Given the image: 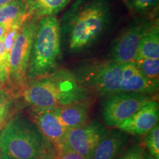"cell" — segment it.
Here are the masks:
<instances>
[{
  "label": "cell",
  "mask_w": 159,
  "mask_h": 159,
  "mask_svg": "<svg viewBox=\"0 0 159 159\" xmlns=\"http://www.w3.org/2000/svg\"><path fill=\"white\" fill-rule=\"evenodd\" d=\"M111 19L108 0H77L63 14L61 35L70 52L85 50L104 34Z\"/></svg>",
  "instance_id": "obj_1"
},
{
  "label": "cell",
  "mask_w": 159,
  "mask_h": 159,
  "mask_svg": "<svg viewBox=\"0 0 159 159\" xmlns=\"http://www.w3.org/2000/svg\"><path fill=\"white\" fill-rule=\"evenodd\" d=\"M57 150L33 121L17 114L0 132L2 159H56Z\"/></svg>",
  "instance_id": "obj_2"
},
{
  "label": "cell",
  "mask_w": 159,
  "mask_h": 159,
  "mask_svg": "<svg viewBox=\"0 0 159 159\" xmlns=\"http://www.w3.org/2000/svg\"><path fill=\"white\" fill-rule=\"evenodd\" d=\"M21 94L32 107L60 108L88 100L90 92L79 83L74 72L61 68L28 83Z\"/></svg>",
  "instance_id": "obj_3"
},
{
  "label": "cell",
  "mask_w": 159,
  "mask_h": 159,
  "mask_svg": "<svg viewBox=\"0 0 159 159\" xmlns=\"http://www.w3.org/2000/svg\"><path fill=\"white\" fill-rule=\"evenodd\" d=\"M61 59V32L56 16L39 19L27 71V83L50 74Z\"/></svg>",
  "instance_id": "obj_4"
},
{
  "label": "cell",
  "mask_w": 159,
  "mask_h": 159,
  "mask_svg": "<svg viewBox=\"0 0 159 159\" xmlns=\"http://www.w3.org/2000/svg\"><path fill=\"white\" fill-rule=\"evenodd\" d=\"M123 63L115 61H91L79 66L74 74L89 92L99 97H109L119 92Z\"/></svg>",
  "instance_id": "obj_5"
},
{
  "label": "cell",
  "mask_w": 159,
  "mask_h": 159,
  "mask_svg": "<svg viewBox=\"0 0 159 159\" xmlns=\"http://www.w3.org/2000/svg\"><path fill=\"white\" fill-rule=\"evenodd\" d=\"M39 19L31 17L21 27L10 52V70L7 85L16 95L21 91L27 83L32 45Z\"/></svg>",
  "instance_id": "obj_6"
},
{
  "label": "cell",
  "mask_w": 159,
  "mask_h": 159,
  "mask_svg": "<svg viewBox=\"0 0 159 159\" xmlns=\"http://www.w3.org/2000/svg\"><path fill=\"white\" fill-rule=\"evenodd\" d=\"M152 100L155 99L152 95L116 93L107 97L103 103V120L108 126L117 128Z\"/></svg>",
  "instance_id": "obj_7"
},
{
  "label": "cell",
  "mask_w": 159,
  "mask_h": 159,
  "mask_svg": "<svg viewBox=\"0 0 159 159\" xmlns=\"http://www.w3.org/2000/svg\"><path fill=\"white\" fill-rule=\"evenodd\" d=\"M156 21L148 19L137 21L124 30L111 46V61L120 63L134 62L142 38Z\"/></svg>",
  "instance_id": "obj_8"
},
{
  "label": "cell",
  "mask_w": 159,
  "mask_h": 159,
  "mask_svg": "<svg viewBox=\"0 0 159 159\" xmlns=\"http://www.w3.org/2000/svg\"><path fill=\"white\" fill-rule=\"evenodd\" d=\"M108 133V130L102 124L92 121L67 130L63 144L86 159H91L97 144Z\"/></svg>",
  "instance_id": "obj_9"
},
{
  "label": "cell",
  "mask_w": 159,
  "mask_h": 159,
  "mask_svg": "<svg viewBox=\"0 0 159 159\" xmlns=\"http://www.w3.org/2000/svg\"><path fill=\"white\" fill-rule=\"evenodd\" d=\"M30 114L32 121L57 150L63 144L67 130L60 121L56 109L32 107Z\"/></svg>",
  "instance_id": "obj_10"
},
{
  "label": "cell",
  "mask_w": 159,
  "mask_h": 159,
  "mask_svg": "<svg viewBox=\"0 0 159 159\" xmlns=\"http://www.w3.org/2000/svg\"><path fill=\"white\" fill-rule=\"evenodd\" d=\"M158 103L155 99L124 121L116 128L127 134L134 136L146 135L158 124Z\"/></svg>",
  "instance_id": "obj_11"
},
{
  "label": "cell",
  "mask_w": 159,
  "mask_h": 159,
  "mask_svg": "<svg viewBox=\"0 0 159 159\" xmlns=\"http://www.w3.org/2000/svg\"><path fill=\"white\" fill-rule=\"evenodd\" d=\"M158 79H150L142 75L134 62L123 63L119 92L152 95L158 90Z\"/></svg>",
  "instance_id": "obj_12"
},
{
  "label": "cell",
  "mask_w": 159,
  "mask_h": 159,
  "mask_svg": "<svg viewBox=\"0 0 159 159\" xmlns=\"http://www.w3.org/2000/svg\"><path fill=\"white\" fill-rule=\"evenodd\" d=\"M128 136L120 130L108 131L94 150L91 159H115L128 144Z\"/></svg>",
  "instance_id": "obj_13"
},
{
  "label": "cell",
  "mask_w": 159,
  "mask_h": 159,
  "mask_svg": "<svg viewBox=\"0 0 159 159\" xmlns=\"http://www.w3.org/2000/svg\"><path fill=\"white\" fill-rule=\"evenodd\" d=\"M90 106L88 100H83L55 109L61 122L66 130H69L88 122Z\"/></svg>",
  "instance_id": "obj_14"
},
{
  "label": "cell",
  "mask_w": 159,
  "mask_h": 159,
  "mask_svg": "<svg viewBox=\"0 0 159 159\" xmlns=\"http://www.w3.org/2000/svg\"><path fill=\"white\" fill-rule=\"evenodd\" d=\"M31 17L25 0H13L0 7V24L7 27L16 23H25Z\"/></svg>",
  "instance_id": "obj_15"
},
{
  "label": "cell",
  "mask_w": 159,
  "mask_h": 159,
  "mask_svg": "<svg viewBox=\"0 0 159 159\" xmlns=\"http://www.w3.org/2000/svg\"><path fill=\"white\" fill-rule=\"evenodd\" d=\"M32 17L39 19L47 16H55L72 0H25Z\"/></svg>",
  "instance_id": "obj_16"
},
{
  "label": "cell",
  "mask_w": 159,
  "mask_h": 159,
  "mask_svg": "<svg viewBox=\"0 0 159 159\" xmlns=\"http://www.w3.org/2000/svg\"><path fill=\"white\" fill-rule=\"evenodd\" d=\"M158 57L159 27L158 21L157 20L142 38L139 45L135 61L142 58L158 59Z\"/></svg>",
  "instance_id": "obj_17"
},
{
  "label": "cell",
  "mask_w": 159,
  "mask_h": 159,
  "mask_svg": "<svg viewBox=\"0 0 159 159\" xmlns=\"http://www.w3.org/2000/svg\"><path fill=\"white\" fill-rule=\"evenodd\" d=\"M124 2L134 14L147 16L158 7L159 0H124Z\"/></svg>",
  "instance_id": "obj_18"
},
{
  "label": "cell",
  "mask_w": 159,
  "mask_h": 159,
  "mask_svg": "<svg viewBox=\"0 0 159 159\" xmlns=\"http://www.w3.org/2000/svg\"><path fill=\"white\" fill-rule=\"evenodd\" d=\"M139 71L150 79H158L159 59L142 58L134 61Z\"/></svg>",
  "instance_id": "obj_19"
},
{
  "label": "cell",
  "mask_w": 159,
  "mask_h": 159,
  "mask_svg": "<svg viewBox=\"0 0 159 159\" xmlns=\"http://www.w3.org/2000/svg\"><path fill=\"white\" fill-rule=\"evenodd\" d=\"M16 95L7 84L0 88V117L8 116Z\"/></svg>",
  "instance_id": "obj_20"
},
{
  "label": "cell",
  "mask_w": 159,
  "mask_h": 159,
  "mask_svg": "<svg viewBox=\"0 0 159 159\" xmlns=\"http://www.w3.org/2000/svg\"><path fill=\"white\" fill-rule=\"evenodd\" d=\"M145 144L148 152L155 158L159 159V125L157 124L145 136Z\"/></svg>",
  "instance_id": "obj_21"
},
{
  "label": "cell",
  "mask_w": 159,
  "mask_h": 159,
  "mask_svg": "<svg viewBox=\"0 0 159 159\" xmlns=\"http://www.w3.org/2000/svg\"><path fill=\"white\" fill-rule=\"evenodd\" d=\"M10 54L6 51L3 39L0 40V82L7 84L9 77Z\"/></svg>",
  "instance_id": "obj_22"
},
{
  "label": "cell",
  "mask_w": 159,
  "mask_h": 159,
  "mask_svg": "<svg viewBox=\"0 0 159 159\" xmlns=\"http://www.w3.org/2000/svg\"><path fill=\"white\" fill-rule=\"evenodd\" d=\"M25 23H16L8 27L7 33H6L5 38L3 39V43L6 51H7L9 54L11 50L12 47H13V43L15 42L16 39V38L19 34L20 31H21V27H22V26L25 25Z\"/></svg>",
  "instance_id": "obj_23"
},
{
  "label": "cell",
  "mask_w": 159,
  "mask_h": 159,
  "mask_svg": "<svg viewBox=\"0 0 159 159\" xmlns=\"http://www.w3.org/2000/svg\"><path fill=\"white\" fill-rule=\"evenodd\" d=\"M145 152L146 150L142 145L136 144L125 150L121 156H118L115 159H143Z\"/></svg>",
  "instance_id": "obj_24"
},
{
  "label": "cell",
  "mask_w": 159,
  "mask_h": 159,
  "mask_svg": "<svg viewBox=\"0 0 159 159\" xmlns=\"http://www.w3.org/2000/svg\"><path fill=\"white\" fill-rule=\"evenodd\" d=\"M56 159H86L82 155L75 152L63 144L57 148V154Z\"/></svg>",
  "instance_id": "obj_25"
},
{
  "label": "cell",
  "mask_w": 159,
  "mask_h": 159,
  "mask_svg": "<svg viewBox=\"0 0 159 159\" xmlns=\"http://www.w3.org/2000/svg\"><path fill=\"white\" fill-rule=\"evenodd\" d=\"M7 30H8V27L7 26L0 24V40L3 39L5 38Z\"/></svg>",
  "instance_id": "obj_26"
},
{
  "label": "cell",
  "mask_w": 159,
  "mask_h": 159,
  "mask_svg": "<svg viewBox=\"0 0 159 159\" xmlns=\"http://www.w3.org/2000/svg\"><path fill=\"white\" fill-rule=\"evenodd\" d=\"M9 117H10V115H8V116L0 117V132H1L2 130L4 127L5 126V125L7 124V121L10 119Z\"/></svg>",
  "instance_id": "obj_27"
},
{
  "label": "cell",
  "mask_w": 159,
  "mask_h": 159,
  "mask_svg": "<svg viewBox=\"0 0 159 159\" xmlns=\"http://www.w3.org/2000/svg\"><path fill=\"white\" fill-rule=\"evenodd\" d=\"M143 159H156L153 156H152L148 152H145V154H144V158Z\"/></svg>",
  "instance_id": "obj_28"
},
{
  "label": "cell",
  "mask_w": 159,
  "mask_h": 159,
  "mask_svg": "<svg viewBox=\"0 0 159 159\" xmlns=\"http://www.w3.org/2000/svg\"><path fill=\"white\" fill-rule=\"evenodd\" d=\"M11 1H13V0H0V7L4 5H5V4L8 3L9 2H11Z\"/></svg>",
  "instance_id": "obj_29"
},
{
  "label": "cell",
  "mask_w": 159,
  "mask_h": 159,
  "mask_svg": "<svg viewBox=\"0 0 159 159\" xmlns=\"http://www.w3.org/2000/svg\"><path fill=\"white\" fill-rule=\"evenodd\" d=\"M2 85H2V83H1V82H0V88H1V87H2Z\"/></svg>",
  "instance_id": "obj_30"
},
{
  "label": "cell",
  "mask_w": 159,
  "mask_h": 159,
  "mask_svg": "<svg viewBox=\"0 0 159 159\" xmlns=\"http://www.w3.org/2000/svg\"><path fill=\"white\" fill-rule=\"evenodd\" d=\"M0 159H2V158H1V156H0Z\"/></svg>",
  "instance_id": "obj_31"
}]
</instances>
